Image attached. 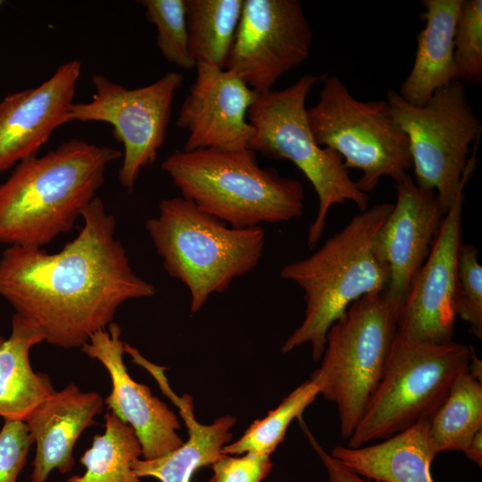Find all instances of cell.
<instances>
[{
	"label": "cell",
	"mask_w": 482,
	"mask_h": 482,
	"mask_svg": "<svg viewBox=\"0 0 482 482\" xmlns=\"http://www.w3.org/2000/svg\"><path fill=\"white\" fill-rule=\"evenodd\" d=\"M391 113L406 134L415 183L436 192L445 214L460 188L470 146L482 125L459 80L437 89L423 105H413L387 89Z\"/></svg>",
	"instance_id": "obj_10"
},
{
	"label": "cell",
	"mask_w": 482,
	"mask_h": 482,
	"mask_svg": "<svg viewBox=\"0 0 482 482\" xmlns=\"http://www.w3.org/2000/svg\"><path fill=\"white\" fill-rule=\"evenodd\" d=\"M463 453L469 460L482 466V429L475 434Z\"/></svg>",
	"instance_id": "obj_33"
},
{
	"label": "cell",
	"mask_w": 482,
	"mask_h": 482,
	"mask_svg": "<svg viewBox=\"0 0 482 482\" xmlns=\"http://www.w3.org/2000/svg\"><path fill=\"white\" fill-rule=\"evenodd\" d=\"M454 79L482 84V1L463 0L453 39Z\"/></svg>",
	"instance_id": "obj_28"
},
{
	"label": "cell",
	"mask_w": 482,
	"mask_h": 482,
	"mask_svg": "<svg viewBox=\"0 0 482 482\" xmlns=\"http://www.w3.org/2000/svg\"><path fill=\"white\" fill-rule=\"evenodd\" d=\"M121 329L112 322L108 330L93 334L81 346L89 358L97 360L107 370L112 391L104 399L107 408L135 431L145 460L162 457L183 444L178 435L181 426L167 404L154 396L150 388L136 382L123 362Z\"/></svg>",
	"instance_id": "obj_16"
},
{
	"label": "cell",
	"mask_w": 482,
	"mask_h": 482,
	"mask_svg": "<svg viewBox=\"0 0 482 482\" xmlns=\"http://www.w3.org/2000/svg\"><path fill=\"white\" fill-rule=\"evenodd\" d=\"M472 347L423 344L395 335L383 376L347 446L383 440L428 420L468 368Z\"/></svg>",
	"instance_id": "obj_8"
},
{
	"label": "cell",
	"mask_w": 482,
	"mask_h": 482,
	"mask_svg": "<svg viewBox=\"0 0 482 482\" xmlns=\"http://www.w3.org/2000/svg\"><path fill=\"white\" fill-rule=\"evenodd\" d=\"M34 444L26 423L5 420L0 430V482H17Z\"/></svg>",
	"instance_id": "obj_30"
},
{
	"label": "cell",
	"mask_w": 482,
	"mask_h": 482,
	"mask_svg": "<svg viewBox=\"0 0 482 482\" xmlns=\"http://www.w3.org/2000/svg\"><path fill=\"white\" fill-rule=\"evenodd\" d=\"M4 4V1L0 0V6Z\"/></svg>",
	"instance_id": "obj_34"
},
{
	"label": "cell",
	"mask_w": 482,
	"mask_h": 482,
	"mask_svg": "<svg viewBox=\"0 0 482 482\" xmlns=\"http://www.w3.org/2000/svg\"><path fill=\"white\" fill-rule=\"evenodd\" d=\"M115 148L71 138L18 164L0 185V244L42 248L71 230L104 185Z\"/></svg>",
	"instance_id": "obj_2"
},
{
	"label": "cell",
	"mask_w": 482,
	"mask_h": 482,
	"mask_svg": "<svg viewBox=\"0 0 482 482\" xmlns=\"http://www.w3.org/2000/svg\"><path fill=\"white\" fill-rule=\"evenodd\" d=\"M44 339L40 333L13 315L9 337L0 336V417L22 420L54 391L50 378L35 372L30 349Z\"/></svg>",
	"instance_id": "obj_22"
},
{
	"label": "cell",
	"mask_w": 482,
	"mask_h": 482,
	"mask_svg": "<svg viewBox=\"0 0 482 482\" xmlns=\"http://www.w3.org/2000/svg\"><path fill=\"white\" fill-rule=\"evenodd\" d=\"M195 70L176 121L188 133L183 150L250 148L253 129L247 112L258 93L227 69L200 62Z\"/></svg>",
	"instance_id": "obj_14"
},
{
	"label": "cell",
	"mask_w": 482,
	"mask_h": 482,
	"mask_svg": "<svg viewBox=\"0 0 482 482\" xmlns=\"http://www.w3.org/2000/svg\"><path fill=\"white\" fill-rule=\"evenodd\" d=\"M104 400L96 392H82L73 383L41 403L25 420L36 445L31 482H46L57 470L70 472L75 465V444L95 417L104 409Z\"/></svg>",
	"instance_id": "obj_18"
},
{
	"label": "cell",
	"mask_w": 482,
	"mask_h": 482,
	"mask_svg": "<svg viewBox=\"0 0 482 482\" xmlns=\"http://www.w3.org/2000/svg\"><path fill=\"white\" fill-rule=\"evenodd\" d=\"M312 30L298 0H244L225 69L257 93L309 57Z\"/></svg>",
	"instance_id": "obj_12"
},
{
	"label": "cell",
	"mask_w": 482,
	"mask_h": 482,
	"mask_svg": "<svg viewBox=\"0 0 482 482\" xmlns=\"http://www.w3.org/2000/svg\"><path fill=\"white\" fill-rule=\"evenodd\" d=\"M463 0H422L426 25L417 35L412 68L402 83L400 96L421 106L454 79L453 39Z\"/></svg>",
	"instance_id": "obj_21"
},
{
	"label": "cell",
	"mask_w": 482,
	"mask_h": 482,
	"mask_svg": "<svg viewBox=\"0 0 482 482\" xmlns=\"http://www.w3.org/2000/svg\"><path fill=\"white\" fill-rule=\"evenodd\" d=\"M146 20L157 29L156 43L164 59L181 69L195 68L188 46L186 0H139Z\"/></svg>",
	"instance_id": "obj_27"
},
{
	"label": "cell",
	"mask_w": 482,
	"mask_h": 482,
	"mask_svg": "<svg viewBox=\"0 0 482 482\" xmlns=\"http://www.w3.org/2000/svg\"><path fill=\"white\" fill-rule=\"evenodd\" d=\"M80 73L79 60L64 62L39 86L0 102V172L36 156L56 129L71 122Z\"/></svg>",
	"instance_id": "obj_17"
},
{
	"label": "cell",
	"mask_w": 482,
	"mask_h": 482,
	"mask_svg": "<svg viewBox=\"0 0 482 482\" xmlns=\"http://www.w3.org/2000/svg\"><path fill=\"white\" fill-rule=\"evenodd\" d=\"M318 102L306 109L316 143L341 155L345 167L358 169L359 189L373 191L383 177L395 183L412 168L409 140L386 100L356 99L336 75H327Z\"/></svg>",
	"instance_id": "obj_9"
},
{
	"label": "cell",
	"mask_w": 482,
	"mask_h": 482,
	"mask_svg": "<svg viewBox=\"0 0 482 482\" xmlns=\"http://www.w3.org/2000/svg\"><path fill=\"white\" fill-rule=\"evenodd\" d=\"M243 4L244 0H186L188 46L195 63L225 69Z\"/></svg>",
	"instance_id": "obj_24"
},
{
	"label": "cell",
	"mask_w": 482,
	"mask_h": 482,
	"mask_svg": "<svg viewBox=\"0 0 482 482\" xmlns=\"http://www.w3.org/2000/svg\"><path fill=\"white\" fill-rule=\"evenodd\" d=\"M104 420V432L94 436L91 447L79 459L86 472L70 477L67 482H141L132 469L142 456L134 429L112 411L105 413Z\"/></svg>",
	"instance_id": "obj_25"
},
{
	"label": "cell",
	"mask_w": 482,
	"mask_h": 482,
	"mask_svg": "<svg viewBox=\"0 0 482 482\" xmlns=\"http://www.w3.org/2000/svg\"><path fill=\"white\" fill-rule=\"evenodd\" d=\"M161 168L180 196L236 229L286 222L303 212L302 183L261 167L250 148L176 150Z\"/></svg>",
	"instance_id": "obj_4"
},
{
	"label": "cell",
	"mask_w": 482,
	"mask_h": 482,
	"mask_svg": "<svg viewBox=\"0 0 482 482\" xmlns=\"http://www.w3.org/2000/svg\"><path fill=\"white\" fill-rule=\"evenodd\" d=\"M327 75L307 73L287 87L258 93L247 112L253 129L250 149L268 158L290 161L316 192L318 212L307 233L310 249L320 241L333 205L350 201L364 212L369 202V195L350 178L341 155L319 145L309 127L307 96Z\"/></svg>",
	"instance_id": "obj_6"
},
{
	"label": "cell",
	"mask_w": 482,
	"mask_h": 482,
	"mask_svg": "<svg viewBox=\"0 0 482 482\" xmlns=\"http://www.w3.org/2000/svg\"><path fill=\"white\" fill-rule=\"evenodd\" d=\"M477 151L473 148L457 195L397 312L396 334L407 341L439 345L453 340L464 188L476 168Z\"/></svg>",
	"instance_id": "obj_13"
},
{
	"label": "cell",
	"mask_w": 482,
	"mask_h": 482,
	"mask_svg": "<svg viewBox=\"0 0 482 482\" xmlns=\"http://www.w3.org/2000/svg\"><path fill=\"white\" fill-rule=\"evenodd\" d=\"M454 307L470 332L482 338V267L475 245L461 244L458 254Z\"/></svg>",
	"instance_id": "obj_29"
},
{
	"label": "cell",
	"mask_w": 482,
	"mask_h": 482,
	"mask_svg": "<svg viewBox=\"0 0 482 482\" xmlns=\"http://www.w3.org/2000/svg\"><path fill=\"white\" fill-rule=\"evenodd\" d=\"M393 209L376 234L374 251L389 271L385 289L397 312L427 260L445 212L436 192L420 187L408 174L396 183Z\"/></svg>",
	"instance_id": "obj_15"
},
{
	"label": "cell",
	"mask_w": 482,
	"mask_h": 482,
	"mask_svg": "<svg viewBox=\"0 0 482 482\" xmlns=\"http://www.w3.org/2000/svg\"><path fill=\"white\" fill-rule=\"evenodd\" d=\"M329 454L367 479L378 482H435L430 467L438 455L422 420L381 442L349 447L335 446Z\"/></svg>",
	"instance_id": "obj_20"
},
{
	"label": "cell",
	"mask_w": 482,
	"mask_h": 482,
	"mask_svg": "<svg viewBox=\"0 0 482 482\" xmlns=\"http://www.w3.org/2000/svg\"><path fill=\"white\" fill-rule=\"evenodd\" d=\"M320 392L319 383L311 377L264 418L255 420L239 439L226 445L222 453L238 455L253 453L270 455L284 440L293 420L301 418L303 411L316 399Z\"/></svg>",
	"instance_id": "obj_26"
},
{
	"label": "cell",
	"mask_w": 482,
	"mask_h": 482,
	"mask_svg": "<svg viewBox=\"0 0 482 482\" xmlns=\"http://www.w3.org/2000/svg\"><path fill=\"white\" fill-rule=\"evenodd\" d=\"M428 422L438 454L449 451L463 453L475 434L482 429V381L467 368Z\"/></svg>",
	"instance_id": "obj_23"
},
{
	"label": "cell",
	"mask_w": 482,
	"mask_h": 482,
	"mask_svg": "<svg viewBox=\"0 0 482 482\" xmlns=\"http://www.w3.org/2000/svg\"><path fill=\"white\" fill-rule=\"evenodd\" d=\"M396 315L385 290L370 294L353 302L327 333L320 366L311 377L337 405L344 439L353 433L383 376Z\"/></svg>",
	"instance_id": "obj_7"
},
{
	"label": "cell",
	"mask_w": 482,
	"mask_h": 482,
	"mask_svg": "<svg viewBox=\"0 0 482 482\" xmlns=\"http://www.w3.org/2000/svg\"><path fill=\"white\" fill-rule=\"evenodd\" d=\"M393 205L382 203L361 212L312 254L280 270L279 277L295 283L305 301L304 317L282 345L283 353L310 344L312 359L320 361L331 325L353 302L386 289L389 271L373 245Z\"/></svg>",
	"instance_id": "obj_3"
},
{
	"label": "cell",
	"mask_w": 482,
	"mask_h": 482,
	"mask_svg": "<svg viewBox=\"0 0 482 482\" xmlns=\"http://www.w3.org/2000/svg\"><path fill=\"white\" fill-rule=\"evenodd\" d=\"M213 474L209 482H262L270 473V455L245 453L224 454L211 465Z\"/></svg>",
	"instance_id": "obj_31"
},
{
	"label": "cell",
	"mask_w": 482,
	"mask_h": 482,
	"mask_svg": "<svg viewBox=\"0 0 482 482\" xmlns=\"http://www.w3.org/2000/svg\"><path fill=\"white\" fill-rule=\"evenodd\" d=\"M301 426L306 434L311 445L322 461L327 470L329 482H378L362 478L344 466L325 451L303 422L301 423Z\"/></svg>",
	"instance_id": "obj_32"
},
{
	"label": "cell",
	"mask_w": 482,
	"mask_h": 482,
	"mask_svg": "<svg viewBox=\"0 0 482 482\" xmlns=\"http://www.w3.org/2000/svg\"><path fill=\"white\" fill-rule=\"evenodd\" d=\"M156 378L163 393L179 408L188 430V439L169 453L151 460L137 459L132 469L138 478L151 477L161 482H190L198 469L213 464L221 458L223 447L232 439L230 428L237 419L225 415L212 424L198 422L193 411L192 398L177 396L170 388L163 369L148 362L145 366Z\"/></svg>",
	"instance_id": "obj_19"
},
{
	"label": "cell",
	"mask_w": 482,
	"mask_h": 482,
	"mask_svg": "<svg viewBox=\"0 0 482 482\" xmlns=\"http://www.w3.org/2000/svg\"><path fill=\"white\" fill-rule=\"evenodd\" d=\"M183 81V74L170 71L147 86L128 88L102 74H93L92 100L72 104L71 121H100L112 127L113 137L124 149L118 178L128 192L134 190L141 170L155 162Z\"/></svg>",
	"instance_id": "obj_11"
},
{
	"label": "cell",
	"mask_w": 482,
	"mask_h": 482,
	"mask_svg": "<svg viewBox=\"0 0 482 482\" xmlns=\"http://www.w3.org/2000/svg\"><path fill=\"white\" fill-rule=\"evenodd\" d=\"M158 207L145 229L165 271L188 290L192 312L259 264L262 227H230L182 196L163 198Z\"/></svg>",
	"instance_id": "obj_5"
},
{
	"label": "cell",
	"mask_w": 482,
	"mask_h": 482,
	"mask_svg": "<svg viewBox=\"0 0 482 482\" xmlns=\"http://www.w3.org/2000/svg\"><path fill=\"white\" fill-rule=\"evenodd\" d=\"M80 217L82 229L60 252L12 245L0 257V296L44 341L62 349L81 348L113 322L122 303L156 292L130 266L100 197Z\"/></svg>",
	"instance_id": "obj_1"
}]
</instances>
